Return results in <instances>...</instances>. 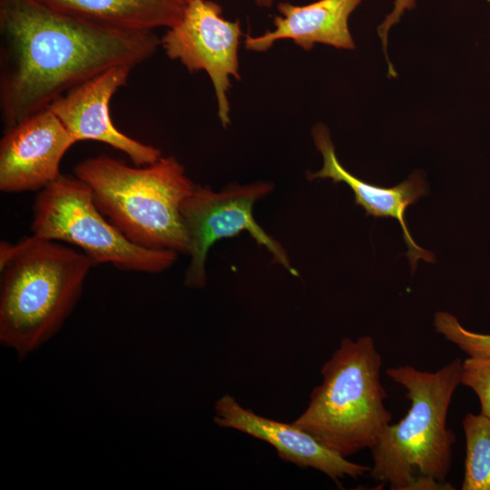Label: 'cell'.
I'll return each instance as SVG.
<instances>
[{
  "label": "cell",
  "mask_w": 490,
  "mask_h": 490,
  "mask_svg": "<svg viewBox=\"0 0 490 490\" xmlns=\"http://www.w3.org/2000/svg\"><path fill=\"white\" fill-rule=\"evenodd\" d=\"M152 31L93 22L34 0H0V111L7 130L103 72L144 62Z\"/></svg>",
  "instance_id": "6da1fadb"
},
{
  "label": "cell",
  "mask_w": 490,
  "mask_h": 490,
  "mask_svg": "<svg viewBox=\"0 0 490 490\" xmlns=\"http://www.w3.org/2000/svg\"><path fill=\"white\" fill-rule=\"evenodd\" d=\"M93 266L82 251L34 234L0 244V341L20 359L63 327Z\"/></svg>",
  "instance_id": "7a4b0ae2"
},
{
  "label": "cell",
  "mask_w": 490,
  "mask_h": 490,
  "mask_svg": "<svg viewBox=\"0 0 490 490\" xmlns=\"http://www.w3.org/2000/svg\"><path fill=\"white\" fill-rule=\"evenodd\" d=\"M461 369L460 358L436 371L410 365L387 369L388 377L406 389L410 407L371 449L373 480L392 490L455 489L446 482L456 441L446 419Z\"/></svg>",
  "instance_id": "3957f363"
},
{
  "label": "cell",
  "mask_w": 490,
  "mask_h": 490,
  "mask_svg": "<svg viewBox=\"0 0 490 490\" xmlns=\"http://www.w3.org/2000/svg\"><path fill=\"white\" fill-rule=\"evenodd\" d=\"M102 213L132 242L151 250L189 253V236L181 205L195 187L172 157L129 166L106 155L75 165Z\"/></svg>",
  "instance_id": "277c9868"
},
{
  "label": "cell",
  "mask_w": 490,
  "mask_h": 490,
  "mask_svg": "<svg viewBox=\"0 0 490 490\" xmlns=\"http://www.w3.org/2000/svg\"><path fill=\"white\" fill-rule=\"evenodd\" d=\"M381 366L370 336L342 338L321 368V383L292 423L345 458L371 450L392 420L385 405Z\"/></svg>",
  "instance_id": "5b68a950"
},
{
  "label": "cell",
  "mask_w": 490,
  "mask_h": 490,
  "mask_svg": "<svg viewBox=\"0 0 490 490\" xmlns=\"http://www.w3.org/2000/svg\"><path fill=\"white\" fill-rule=\"evenodd\" d=\"M34 235L81 249L93 266L161 273L177 260L172 250H151L128 240L98 209L92 190L76 176L61 175L39 191L33 205Z\"/></svg>",
  "instance_id": "8992f818"
},
{
  "label": "cell",
  "mask_w": 490,
  "mask_h": 490,
  "mask_svg": "<svg viewBox=\"0 0 490 490\" xmlns=\"http://www.w3.org/2000/svg\"><path fill=\"white\" fill-rule=\"evenodd\" d=\"M274 189L271 182L231 183L215 191L210 186L195 185L181 205V218L190 241V264L184 284L203 289L207 281L206 260L211 247L218 240L247 231L270 253L273 262L298 276L284 247L269 235L253 216L255 202Z\"/></svg>",
  "instance_id": "52a82bcc"
},
{
  "label": "cell",
  "mask_w": 490,
  "mask_h": 490,
  "mask_svg": "<svg viewBox=\"0 0 490 490\" xmlns=\"http://www.w3.org/2000/svg\"><path fill=\"white\" fill-rule=\"evenodd\" d=\"M241 34L240 21L227 20L220 5L210 0H191L180 22L169 28L161 40L170 58L179 60L191 73L202 70L208 74L224 127L230 123V78H240L238 51Z\"/></svg>",
  "instance_id": "ba28073f"
},
{
  "label": "cell",
  "mask_w": 490,
  "mask_h": 490,
  "mask_svg": "<svg viewBox=\"0 0 490 490\" xmlns=\"http://www.w3.org/2000/svg\"><path fill=\"white\" fill-rule=\"evenodd\" d=\"M74 143L49 108L5 130L0 141V190H43L62 175L61 161Z\"/></svg>",
  "instance_id": "9c48e42d"
},
{
  "label": "cell",
  "mask_w": 490,
  "mask_h": 490,
  "mask_svg": "<svg viewBox=\"0 0 490 490\" xmlns=\"http://www.w3.org/2000/svg\"><path fill=\"white\" fill-rule=\"evenodd\" d=\"M132 65L110 68L54 100L49 109L75 142L93 140L106 143L129 156L136 166L149 165L162 157L161 150L122 133L113 125L109 103L125 85Z\"/></svg>",
  "instance_id": "30bf717a"
},
{
  "label": "cell",
  "mask_w": 490,
  "mask_h": 490,
  "mask_svg": "<svg viewBox=\"0 0 490 490\" xmlns=\"http://www.w3.org/2000/svg\"><path fill=\"white\" fill-rule=\"evenodd\" d=\"M213 420L220 427L234 429L270 444L279 458L301 468L318 470L337 483L346 476L358 479L371 469L330 451L293 423L270 419L242 407L230 394L216 401Z\"/></svg>",
  "instance_id": "8fae6325"
},
{
  "label": "cell",
  "mask_w": 490,
  "mask_h": 490,
  "mask_svg": "<svg viewBox=\"0 0 490 490\" xmlns=\"http://www.w3.org/2000/svg\"><path fill=\"white\" fill-rule=\"evenodd\" d=\"M317 149L322 155L323 166L316 172H309L308 179H330L334 183L344 182L355 195V203L361 206L367 216L394 218L400 223L403 238L407 246V257L415 270L416 262L422 259L435 262V255L419 247L413 240L406 221L407 208L427 192L426 183L419 172L411 173L405 181L393 187L368 183L353 175L339 162L328 128L317 124L312 129Z\"/></svg>",
  "instance_id": "7c38bea8"
},
{
  "label": "cell",
  "mask_w": 490,
  "mask_h": 490,
  "mask_svg": "<svg viewBox=\"0 0 490 490\" xmlns=\"http://www.w3.org/2000/svg\"><path fill=\"white\" fill-rule=\"evenodd\" d=\"M363 1L318 0L304 5L279 3V15L273 20L274 29L257 36L248 34L245 47L250 51L265 52L275 42L289 39L306 51L311 50L315 44L352 50L355 43L348 18Z\"/></svg>",
  "instance_id": "4fadbf2b"
},
{
  "label": "cell",
  "mask_w": 490,
  "mask_h": 490,
  "mask_svg": "<svg viewBox=\"0 0 490 490\" xmlns=\"http://www.w3.org/2000/svg\"><path fill=\"white\" fill-rule=\"evenodd\" d=\"M43 5L113 26L152 31L181 19L187 0H34Z\"/></svg>",
  "instance_id": "5bb4252c"
},
{
  "label": "cell",
  "mask_w": 490,
  "mask_h": 490,
  "mask_svg": "<svg viewBox=\"0 0 490 490\" xmlns=\"http://www.w3.org/2000/svg\"><path fill=\"white\" fill-rule=\"evenodd\" d=\"M466 439L462 490H490V418L467 413L462 421Z\"/></svg>",
  "instance_id": "9a60e30c"
},
{
  "label": "cell",
  "mask_w": 490,
  "mask_h": 490,
  "mask_svg": "<svg viewBox=\"0 0 490 490\" xmlns=\"http://www.w3.org/2000/svg\"><path fill=\"white\" fill-rule=\"evenodd\" d=\"M434 327L447 341L456 345L468 357L490 358V334L468 330L449 312H436Z\"/></svg>",
  "instance_id": "2e32d148"
},
{
  "label": "cell",
  "mask_w": 490,
  "mask_h": 490,
  "mask_svg": "<svg viewBox=\"0 0 490 490\" xmlns=\"http://www.w3.org/2000/svg\"><path fill=\"white\" fill-rule=\"evenodd\" d=\"M460 384L473 390L480 403V413L490 418V358L467 357L463 360Z\"/></svg>",
  "instance_id": "e0dca14e"
},
{
  "label": "cell",
  "mask_w": 490,
  "mask_h": 490,
  "mask_svg": "<svg viewBox=\"0 0 490 490\" xmlns=\"http://www.w3.org/2000/svg\"><path fill=\"white\" fill-rule=\"evenodd\" d=\"M416 1L415 0H395L394 2V7L392 11L386 16L385 20L381 23V24L377 28L378 35L381 39L383 49L385 51L387 62L388 64V72H393V66L390 64L388 57L387 55V34L390 28L397 24L402 15L407 10H411L415 7Z\"/></svg>",
  "instance_id": "ac0fdd59"
},
{
  "label": "cell",
  "mask_w": 490,
  "mask_h": 490,
  "mask_svg": "<svg viewBox=\"0 0 490 490\" xmlns=\"http://www.w3.org/2000/svg\"><path fill=\"white\" fill-rule=\"evenodd\" d=\"M191 0H187V2ZM255 4L260 7L270 8L273 5V0H253Z\"/></svg>",
  "instance_id": "d6986e66"
}]
</instances>
